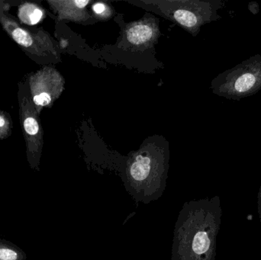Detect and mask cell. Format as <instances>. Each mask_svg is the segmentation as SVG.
<instances>
[{
  "mask_svg": "<svg viewBox=\"0 0 261 260\" xmlns=\"http://www.w3.org/2000/svg\"><path fill=\"white\" fill-rule=\"evenodd\" d=\"M219 196L184 203L173 229L171 260H215L222 224Z\"/></svg>",
  "mask_w": 261,
  "mask_h": 260,
  "instance_id": "6da1fadb",
  "label": "cell"
},
{
  "mask_svg": "<svg viewBox=\"0 0 261 260\" xmlns=\"http://www.w3.org/2000/svg\"><path fill=\"white\" fill-rule=\"evenodd\" d=\"M122 180L125 191L137 205H148L164 195L167 170L163 161L140 154L128 160Z\"/></svg>",
  "mask_w": 261,
  "mask_h": 260,
  "instance_id": "7a4b0ae2",
  "label": "cell"
},
{
  "mask_svg": "<svg viewBox=\"0 0 261 260\" xmlns=\"http://www.w3.org/2000/svg\"><path fill=\"white\" fill-rule=\"evenodd\" d=\"M9 9L0 8V24L22 51L38 64H46L57 57V49L47 32L42 28L22 25L9 13Z\"/></svg>",
  "mask_w": 261,
  "mask_h": 260,
  "instance_id": "3957f363",
  "label": "cell"
},
{
  "mask_svg": "<svg viewBox=\"0 0 261 260\" xmlns=\"http://www.w3.org/2000/svg\"><path fill=\"white\" fill-rule=\"evenodd\" d=\"M18 102L28 163L31 169L38 171L44 145V132L40 114L31 99L26 76L18 84Z\"/></svg>",
  "mask_w": 261,
  "mask_h": 260,
  "instance_id": "277c9868",
  "label": "cell"
},
{
  "mask_svg": "<svg viewBox=\"0 0 261 260\" xmlns=\"http://www.w3.org/2000/svg\"><path fill=\"white\" fill-rule=\"evenodd\" d=\"M26 79L31 99L39 114L43 108L51 106L62 92L64 80L61 74L49 66L32 72Z\"/></svg>",
  "mask_w": 261,
  "mask_h": 260,
  "instance_id": "5b68a950",
  "label": "cell"
},
{
  "mask_svg": "<svg viewBox=\"0 0 261 260\" xmlns=\"http://www.w3.org/2000/svg\"><path fill=\"white\" fill-rule=\"evenodd\" d=\"M154 35L153 26L145 23H139L130 26L127 31V38L134 44H141L150 41Z\"/></svg>",
  "mask_w": 261,
  "mask_h": 260,
  "instance_id": "8992f818",
  "label": "cell"
},
{
  "mask_svg": "<svg viewBox=\"0 0 261 260\" xmlns=\"http://www.w3.org/2000/svg\"><path fill=\"white\" fill-rule=\"evenodd\" d=\"M44 10L40 6L31 3H23L18 8L20 21L28 25H34L41 21Z\"/></svg>",
  "mask_w": 261,
  "mask_h": 260,
  "instance_id": "52a82bcc",
  "label": "cell"
},
{
  "mask_svg": "<svg viewBox=\"0 0 261 260\" xmlns=\"http://www.w3.org/2000/svg\"><path fill=\"white\" fill-rule=\"evenodd\" d=\"M26 253L10 241L0 239V260H25Z\"/></svg>",
  "mask_w": 261,
  "mask_h": 260,
  "instance_id": "ba28073f",
  "label": "cell"
},
{
  "mask_svg": "<svg viewBox=\"0 0 261 260\" xmlns=\"http://www.w3.org/2000/svg\"><path fill=\"white\" fill-rule=\"evenodd\" d=\"M257 80V76L254 73H247L242 74L234 82V90L239 93H246L255 85Z\"/></svg>",
  "mask_w": 261,
  "mask_h": 260,
  "instance_id": "9c48e42d",
  "label": "cell"
},
{
  "mask_svg": "<svg viewBox=\"0 0 261 260\" xmlns=\"http://www.w3.org/2000/svg\"><path fill=\"white\" fill-rule=\"evenodd\" d=\"M173 18L181 25L187 27H193L197 24L198 18L193 12L186 9L175 11Z\"/></svg>",
  "mask_w": 261,
  "mask_h": 260,
  "instance_id": "30bf717a",
  "label": "cell"
},
{
  "mask_svg": "<svg viewBox=\"0 0 261 260\" xmlns=\"http://www.w3.org/2000/svg\"><path fill=\"white\" fill-rule=\"evenodd\" d=\"M13 128V122L10 114L4 110L0 109V140L10 137Z\"/></svg>",
  "mask_w": 261,
  "mask_h": 260,
  "instance_id": "8fae6325",
  "label": "cell"
},
{
  "mask_svg": "<svg viewBox=\"0 0 261 260\" xmlns=\"http://www.w3.org/2000/svg\"><path fill=\"white\" fill-rule=\"evenodd\" d=\"M93 10L96 12V14H100L104 13L106 10V6L103 4V3H97L93 6Z\"/></svg>",
  "mask_w": 261,
  "mask_h": 260,
  "instance_id": "7c38bea8",
  "label": "cell"
},
{
  "mask_svg": "<svg viewBox=\"0 0 261 260\" xmlns=\"http://www.w3.org/2000/svg\"><path fill=\"white\" fill-rule=\"evenodd\" d=\"M257 208H258L259 218L261 224V186L259 189L258 195H257Z\"/></svg>",
  "mask_w": 261,
  "mask_h": 260,
  "instance_id": "4fadbf2b",
  "label": "cell"
},
{
  "mask_svg": "<svg viewBox=\"0 0 261 260\" xmlns=\"http://www.w3.org/2000/svg\"><path fill=\"white\" fill-rule=\"evenodd\" d=\"M11 5L10 3H7V2L3 1V0H0V8H6V9H10Z\"/></svg>",
  "mask_w": 261,
  "mask_h": 260,
  "instance_id": "5bb4252c",
  "label": "cell"
}]
</instances>
